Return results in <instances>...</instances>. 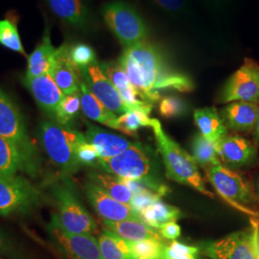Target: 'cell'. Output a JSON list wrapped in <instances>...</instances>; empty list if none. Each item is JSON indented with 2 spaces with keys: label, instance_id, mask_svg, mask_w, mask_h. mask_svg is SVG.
I'll return each mask as SVG.
<instances>
[{
  "label": "cell",
  "instance_id": "1",
  "mask_svg": "<svg viewBox=\"0 0 259 259\" xmlns=\"http://www.w3.org/2000/svg\"><path fill=\"white\" fill-rule=\"evenodd\" d=\"M118 63L142 98L152 105L160 101V91L189 93L194 90L190 77L173 68L164 53L147 40L125 48Z\"/></svg>",
  "mask_w": 259,
  "mask_h": 259
},
{
  "label": "cell",
  "instance_id": "2",
  "mask_svg": "<svg viewBox=\"0 0 259 259\" xmlns=\"http://www.w3.org/2000/svg\"><path fill=\"white\" fill-rule=\"evenodd\" d=\"M98 168L113 176L139 181L161 197L169 192L159 176L153 150L140 142H134L118 156L101 158Z\"/></svg>",
  "mask_w": 259,
  "mask_h": 259
},
{
  "label": "cell",
  "instance_id": "3",
  "mask_svg": "<svg viewBox=\"0 0 259 259\" xmlns=\"http://www.w3.org/2000/svg\"><path fill=\"white\" fill-rule=\"evenodd\" d=\"M151 128L154 131L157 149L162 157L167 178L179 184L187 185L213 199L214 195L205 187L194 158L185 152L176 141L167 136L159 120L152 118Z\"/></svg>",
  "mask_w": 259,
  "mask_h": 259
},
{
  "label": "cell",
  "instance_id": "4",
  "mask_svg": "<svg viewBox=\"0 0 259 259\" xmlns=\"http://www.w3.org/2000/svg\"><path fill=\"white\" fill-rule=\"evenodd\" d=\"M0 137L8 140L17 149L22 161L23 171L37 176L40 167V157L32 139L19 107L0 89Z\"/></svg>",
  "mask_w": 259,
  "mask_h": 259
},
{
  "label": "cell",
  "instance_id": "5",
  "mask_svg": "<svg viewBox=\"0 0 259 259\" xmlns=\"http://www.w3.org/2000/svg\"><path fill=\"white\" fill-rule=\"evenodd\" d=\"M37 135L48 157L65 174H73L81 168L76 157V150L87 140L83 134L72 129L71 126H63L55 121L46 120L40 123Z\"/></svg>",
  "mask_w": 259,
  "mask_h": 259
},
{
  "label": "cell",
  "instance_id": "6",
  "mask_svg": "<svg viewBox=\"0 0 259 259\" xmlns=\"http://www.w3.org/2000/svg\"><path fill=\"white\" fill-rule=\"evenodd\" d=\"M68 175L52 185V195L57 207L54 218L65 232L73 234L92 233L97 230V224L85 209Z\"/></svg>",
  "mask_w": 259,
  "mask_h": 259
},
{
  "label": "cell",
  "instance_id": "7",
  "mask_svg": "<svg viewBox=\"0 0 259 259\" xmlns=\"http://www.w3.org/2000/svg\"><path fill=\"white\" fill-rule=\"evenodd\" d=\"M102 16L107 26L125 48L147 40L148 29L135 7L115 0L104 5Z\"/></svg>",
  "mask_w": 259,
  "mask_h": 259
},
{
  "label": "cell",
  "instance_id": "8",
  "mask_svg": "<svg viewBox=\"0 0 259 259\" xmlns=\"http://www.w3.org/2000/svg\"><path fill=\"white\" fill-rule=\"evenodd\" d=\"M206 176L224 201L242 212L258 217L257 211L251 208L257 203V198L240 174L221 164L207 169Z\"/></svg>",
  "mask_w": 259,
  "mask_h": 259
},
{
  "label": "cell",
  "instance_id": "9",
  "mask_svg": "<svg viewBox=\"0 0 259 259\" xmlns=\"http://www.w3.org/2000/svg\"><path fill=\"white\" fill-rule=\"evenodd\" d=\"M259 227L233 232L220 240L206 243L204 252L211 259H259Z\"/></svg>",
  "mask_w": 259,
  "mask_h": 259
},
{
  "label": "cell",
  "instance_id": "10",
  "mask_svg": "<svg viewBox=\"0 0 259 259\" xmlns=\"http://www.w3.org/2000/svg\"><path fill=\"white\" fill-rule=\"evenodd\" d=\"M42 201V193L22 177L0 174V215L25 212Z\"/></svg>",
  "mask_w": 259,
  "mask_h": 259
},
{
  "label": "cell",
  "instance_id": "11",
  "mask_svg": "<svg viewBox=\"0 0 259 259\" xmlns=\"http://www.w3.org/2000/svg\"><path fill=\"white\" fill-rule=\"evenodd\" d=\"M219 101L259 104V65L255 61L244 60L243 65L224 84Z\"/></svg>",
  "mask_w": 259,
  "mask_h": 259
},
{
  "label": "cell",
  "instance_id": "12",
  "mask_svg": "<svg viewBox=\"0 0 259 259\" xmlns=\"http://www.w3.org/2000/svg\"><path fill=\"white\" fill-rule=\"evenodd\" d=\"M51 239L68 259H104L98 240L92 233L73 234L59 227L54 216L47 227Z\"/></svg>",
  "mask_w": 259,
  "mask_h": 259
},
{
  "label": "cell",
  "instance_id": "13",
  "mask_svg": "<svg viewBox=\"0 0 259 259\" xmlns=\"http://www.w3.org/2000/svg\"><path fill=\"white\" fill-rule=\"evenodd\" d=\"M81 76L83 83L87 84L91 93L109 111L118 115L129 111L121 97L120 93L103 73L99 64L90 65L81 70Z\"/></svg>",
  "mask_w": 259,
  "mask_h": 259
},
{
  "label": "cell",
  "instance_id": "14",
  "mask_svg": "<svg viewBox=\"0 0 259 259\" xmlns=\"http://www.w3.org/2000/svg\"><path fill=\"white\" fill-rule=\"evenodd\" d=\"M84 192L94 210L102 218L103 221L119 222L139 219V214L130 204L115 200L91 181L84 184Z\"/></svg>",
  "mask_w": 259,
  "mask_h": 259
},
{
  "label": "cell",
  "instance_id": "15",
  "mask_svg": "<svg viewBox=\"0 0 259 259\" xmlns=\"http://www.w3.org/2000/svg\"><path fill=\"white\" fill-rule=\"evenodd\" d=\"M214 147L220 159L228 166H250L257 158L256 147L250 140L237 135H227L216 142Z\"/></svg>",
  "mask_w": 259,
  "mask_h": 259
},
{
  "label": "cell",
  "instance_id": "16",
  "mask_svg": "<svg viewBox=\"0 0 259 259\" xmlns=\"http://www.w3.org/2000/svg\"><path fill=\"white\" fill-rule=\"evenodd\" d=\"M22 82L34 97L38 107L54 120L56 111L65 94L49 74L35 78H23Z\"/></svg>",
  "mask_w": 259,
  "mask_h": 259
},
{
  "label": "cell",
  "instance_id": "17",
  "mask_svg": "<svg viewBox=\"0 0 259 259\" xmlns=\"http://www.w3.org/2000/svg\"><path fill=\"white\" fill-rule=\"evenodd\" d=\"M49 75L65 95L80 92L81 71L76 68L67 57V44L57 48L55 59Z\"/></svg>",
  "mask_w": 259,
  "mask_h": 259
},
{
  "label": "cell",
  "instance_id": "18",
  "mask_svg": "<svg viewBox=\"0 0 259 259\" xmlns=\"http://www.w3.org/2000/svg\"><path fill=\"white\" fill-rule=\"evenodd\" d=\"M85 139L91 143L101 158H110L120 155L129 149L134 142L127 139L107 132L91 123H87Z\"/></svg>",
  "mask_w": 259,
  "mask_h": 259
},
{
  "label": "cell",
  "instance_id": "19",
  "mask_svg": "<svg viewBox=\"0 0 259 259\" xmlns=\"http://www.w3.org/2000/svg\"><path fill=\"white\" fill-rule=\"evenodd\" d=\"M51 11L65 24L87 31L92 23L91 12L84 0H47Z\"/></svg>",
  "mask_w": 259,
  "mask_h": 259
},
{
  "label": "cell",
  "instance_id": "20",
  "mask_svg": "<svg viewBox=\"0 0 259 259\" xmlns=\"http://www.w3.org/2000/svg\"><path fill=\"white\" fill-rule=\"evenodd\" d=\"M220 114L228 129L249 132L254 129L258 117L259 106L254 103L232 102L223 109Z\"/></svg>",
  "mask_w": 259,
  "mask_h": 259
},
{
  "label": "cell",
  "instance_id": "21",
  "mask_svg": "<svg viewBox=\"0 0 259 259\" xmlns=\"http://www.w3.org/2000/svg\"><path fill=\"white\" fill-rule=\"evenodd\" d=\"M57 48L51 41L50 27L47 26L40 42L34 51L28 56L27 69L25 78H35L41 75L49 74L55 59Z\"/></svg>",
  "mask_w": 259,
  "mask_h": 259
},
{
  "label": "cell",
  "instance_id": "22",
  "mask_svg": "<svg viewBox=\"0 0 259 259\" xmlns=\"http://www.w3.org/2000/svg\"><path fill=\"white\" fill-rule=\"evenodd\" d=\"M194 120L203 137L213 145L228 135V128L221 114L214 107H206L194 111Z\"/></svg>",
  "mask_w": 259,
  "mask_h": 259
},
{
  "label": "cell",
  "instance_id": "23",
  "mask_svg": "<svg viewBox=\"0 0 259 259\" xmlns=\"http://www.w3.org/2000/svg\"><path fill=\"white\" fill-rule=\"evenodd\" d=\"M80 96L81 109L88 118L101 123L103 125H106L111 129L118 130L116 114L109 111L102 103L91 93L87 84L83 83V80L80 85Z\"/></svg>",
  "mask_w": 259,
  "mask_h": 259
},
{
  "label": "cell",
  "instance_id": "24",
  "mask_svg": "<svg viewBox=\"0 0 259 259\" xmlns=\"http://www.w3.org/2000/svg\"><path fill=\"white\" fill-rule=\"evenodd\" d=\"M106 229L114 232L124 240L134 242V241L147 240L155 239L161 240L159 233L153 230L148 225L142 222L140 219L138 220H125L119 222L103 221Z\"/></svg>",
  "mask_w": 259,
  "mask_h": 259
},
{
  "label": "cell",
  "instance_id": "25",
  "mask_svg": "<svg viewBox=\"0 0 259 259\" xmlns=\"http://www.w3.org/2000/svg\"><path fill=\"white\" fill-rule=\"evenodd\" d=\"M139 219L154 229H159L163 224L177 221L183 217L182 211L174 205L158 200L139 213Z\"/></svg>",
  "mask_w": 259,
  "mask_h": 259
},
{
  "label": "cell",
  "instance_id": "26",
  "mask_svg": "<svg viewBox=\"0 0 259 259\" xmlns=\"http://www.w3.org/2000/svg\"><path fill=\"white\" fill-rule=\"evenodd\" d=\"M89 179L93 184L101 187L104 191H106L112 198L119 201L121 203L130 204L133 193L129 187L121 182L118 177L113 176L108 173H101L97 171H93L89 174Z\"/></svg>",
  "mask_w": 259,
  "mask_h": 259
},
{
  "label": "cell",
  "instance_id": "27",
  "mask_svg": "<svg viewBox=\"0 0 259 259\" xmlns=\"http://www.w3.org/2000/svg\"><path fill=\"white\" fill-rule=\"evenodd\" d=\"M97 240L103 258L133 259L128 246V241L124 240L110 230H103Z\"/></svg>",
  "mask_w": 259,
  "mask_h": 259
},
{
  "label": "cell",
  "instance_id": "28",
  "mask_svg": "<svg viewBox=\"0 0 259 259\" xmlns=\"http://www.w3.org/2000/svg\"><path fill=\"white\" fill-rule=\"evenodd\" d=\"M192 153L195 161L204 168H211L221 165V159L215 147L202 134L195 135L192 139Z\"/></svg>",
  "mask_w": 259,
  "mask_h": 259
},
{
  "label": "cell",
  "instance_id": "29",
  "mask_svg": "<svg viewBox=\"0 0 259 259\" xmlns=\"http://www.w3.org/2000/svg\"><path fill=\"white\" fill-rule=\"evenodd\" d=\"M133 259H164L165 246L161 240L128 241Z\"/></svg>",
  "mask_w": 259,
  "mask_h": 259
},
{
  "label": "cell",
  "instance_id": "30",
  "mask_svg": "<svg viewBox=\"0 0 259 259\" xmlns=\"http://www.w3.org/2000/svg\"><path fill=\"white\" fill-rule=\"evenodd\" d=\"M19 170L23 171L19 152L8 140L0 137V174L12 176Z\"/></svg>",
  "mask_w": 259,
  "mask_h": 259
},
{
  "label": "cell",
  "instance_id": "31",
  "mask_svg": "<svg viewBox=\"0 0 259 259\" xmlns=\"http://www.w3.org/2000/svg\"><path fill=\"white\" fill-rule=\"evenodd\" d=\"M0 46L20 55L27 56L19 36L17 22L12 19H0Z\"/></svg>",
  "mask_w": 259,
  "mask_h": 259
},
{
  "label": "cell",
  "instance_id": "32",
  "mask_svg": "<svg viewBox=\"0 0 259 259\" xmlns=\"http://www.w3.org/2000/svg\"><path fill=\"white\" fill-rule=\"evenodd\" d=\"M81 109L80 92L65 95L56 111L54 120L60 125L70 126Z\"/></svg>",
  "mask_w": 259,
  "mask_h": 259
},
{
  "label": "cell",
  "instance_id": "33",
  "mask_svg": "<svg viewBox=\"0 0 259 259\" xmlns=\"http://www.w3.org/2000/svg\"><path fill=\"white\" fill-rule=\"evenodd\" d=\"M151 122L152 118H150V114L137 110H131L117 116L118 131L130 136H134L143 127H151Z\"/></svg>",
  "mask_w": 259,
  "mask_h": 259
},
{
  "label": "cell",
  "instance_id": "34",
  "mask_svg": "<svg viewBox=\"0 0 259 259\" xmlns=\"http://www.w3.org/2000/svg\"><path fill=\"white\" fill-rule=\"evenodd\" d=\"M67 57L71 64L80 71L90 65L98 64L96 53L93 47L87 44H67Z\"/></svg>",
  "mask_w": 259,
  "mask_h": 259
},
{
  "label": "cell",
  "instance_id": "35",
  "mask_svg": "<svg viewBox=\"0 0 259 259\" xmlns=\"http://www.w3.org/2000/svg\"><path fill=\"white\" fill-rule=\"evenodd\" d=\"M188 111V105L181 97L169 95L160 99L158 111L165 118H177L185 115Z\"/></svg>",
  "mask_w": 259,
  "mask_h": 259
},
{
  "label": "cell",
  "instance_id": "36",
  "mask_svg": "<svg viewBox=\"0 0 259 259\" xmlns=\"http://www.w3.org/2000/svg\"><path fill=\"white\" fill-rule=\"evenodd\" d=\"M99 66L103 73L106 75V77L111 81V83L117 89L119 93L133 85L130 82L128 75L126 74L124 69L121 67L119 63L105 62L99 64Z\"/></svg>",
  "mask_w": 259,
  "mask_h": 259
},
{
  "label": "cell",
  "instance_id": "37",
  "mask_svg": "<svg viewBox=\"0 0 259 259\" xmlns=\"http://www.w3.org/2000/svg\"><path fill=\"white\" fill-rule=\"evenodd\" d=\"M199 249L197 247L173 241L165 247L164 259H198Z\"/></svg>",
  "mask_w": 259,
  "mask_h": 259
},
{
  "label": "cell",
  "instance_id": "38",
  "mask_svg": "<svg viewBox=\"0 0 259 259\" xmlns=\"http://www.w3.org/2000/svg\"><path fill=\"white\" fill-rule=\"evenodd\" d=\"M76 157L81 166H90L98 168L101 157L96 149L87 140L82 142L76 150Z\"/></svg>",
  "mask_w": 259,
  "mask_h": 259
},
{
  "label": "cell",
  "instance_id": "39",
  "mask_svg": "<svg viewBox=\"0 0 259 259\" xmlns=\"http://www.w3.org/2000/svg\"><path fill=\"white\" fill-rule=\"evenodd\" d=\"M161 199V196L157 194L153 190H147L140 193L133 194L132 201L130 203L131 207L139 214L141 210H143L145 207H147L150 204L157 202Z\"/></svg>",
  "mask_w": 259,
  "mask_h": 259
},
{
  "label": "cell",
  "instance_id": "40",
  "mask_svg": "<svg viewBox=\"0 0 259 259\" xmlns=\"http://www.w3.org/2000/svg\"><path fill=\"white\" fill-rule=\"evenodd\" d=\"M19 249L8 233L0 228V257L5 256L10 258H18Z\"/></svg>",
  "mask_w": 259,
  "mask_h": 259
},
{
  "label": "cell",
  "instance_id": "41",
  "mask_svg": "<svg viewBox=\"0 0 259 259\" xmlns=\"http://www.w3.org/2000/svg\"><path fill=\"white\" fill-rule=\"evenodd\" d=\"M157 7L169 14L178 15L185 13L187 0H151Z\"/></svg>",
  "mask_w": 259,
  "mask_h": 259
},
{
  "label": "cell",
  "instance_id": "42",
  "mask_svg": "<svg viewBox=\"0 0 259 259\" xmlns=\"http://www.w3.org/2000/svg\"><path fill=\"white\" fill-rule=\"evenodd\" d=\"M181 232H182L181 227L175 221L165 223L158 229L159 235L169 240L177 239L181 235Z\"/></svg>",
  "mask_w": 259,
  "mask_h": 259
},
{
  "label": "cell",
  "instance_id": "43",
  "mask_svg": "<svg viewBox=\"0 0 259 259\" xmlns=\"http://www.w3.org/2000/svg\"><path fill=\"white\" fill-rule=\"evenodd\" d=\"M254 139H255V141H256V143L259 146V114L256 123H255V126H254Z\"/></svg>",
  "mask_w": 259,
  "mask_h": 259
},
{
  "label": "cell",
  "instance_id": "44",
  "mask_svg": "<svg viewBox=\"0 0 259 259\" xmlns=\"http://www.w3.org/2000/svg\"><path fill=\"white\" fill-rule=\"evenodd\" d=\"M255 186H256V190H257V193L259 194V177L258 179H257V181H256V184H255Z\"/></svg>",
  "mask_w": 259,
  "mask_h": 259
},
{
  "label": "cell",
  "instance_id": "45",
  "mask_svg": "<svg viewBox=\"0 0 259 259\" xmlns=\"http://www.w3.org/2000/svg\"><path fill=\"white\" fill-rule=\"evenodd\" d=\"M204 1H208V3H214V2H217V0H204Z\"/></svg>",
  "mask_w": 259,
  "mask_h": 259
},
{
  "label": "cell",
  "instance_id": "46",
  "mask_svg": "<svg viewBox=\"0 0 259 259\" xmlns=\"http://www.w3.org/2000/svg\"><path fill=\"white\" fill-rule=\"evenodd\" d=\"M258 247H259V235H258Z\"/></svg>",
  "mask_w": 259,
  "mask_h": 259
},
{
  "label": "cell",
  "instance_id": "47",
  "mask_svg": "<svg viewBox=\"0 0 259 259\" xmlns=\"http://www.w3.org/2000/svg\"><path fill=\"white\" fill-rule=\"evenodd\" d=\"M0 259H3V258H1V257H0Z\"/></svg>",
  "mask_w": 259,
  "mask_h": 259
}]
</instances>
